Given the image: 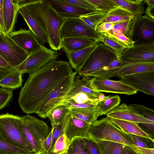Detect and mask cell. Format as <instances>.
Returning <instances> with one entry per match:
<instances>
[{
    "instance_id": "1",
    "label": "cell",
    "mask_w": 154,
    "mask_h": 154,
    "mask_svg": "<svg viewBox=\"0 0 154 154\" xmlns=\"http://www.w3.org/2000/svg\"><path fill=\"white\" fill-rule=\"evenodd\" d=\"M73 72L69 62L53 60L29 74L18 100L23 112L36 113L51 92Z\"/></svg>"
},
{
    "instance_id": "2",
    "label": "cell",
    "mask_w": 154,
    "mask_h": 154,
    "mask_svg": "<svg viewBox=\"0 0 154 154\" xmlns=\"http://www.w3.org/2000/svg\"><path fill=\"white\" fill-rule=\"evenodd\" d=\"M24 7L35 16L52 49L57 51L60 50L61 48L59 32L65 19L57 13L47 0H36Z\"/></svg>"
},
{
    "instance_id": "3",
    "label": "cell",
    "mask_w": 154,
    "mask_h": 154,
    "mask_svg": "<svg viewBox=\"0 0 154 154\" xmlns=\"http://www.w3.org/2000/svg\"><path fill=\"white\" fill-rule=\"evenodd\" d=\"M86 138L92 141L117 142L132 147L134 145L127 135L112 123L107 116L97 120L90 125Z\"/></svg>"
},
{
    "instance_id": "4",
    "label": "cell",
    "mask_w": 154,
    "mask_h": 154,
    "mask_svg": "<svg viewBox=\"0 0 154 154\" xmlns=\"http://www.w3.org/2000/svg\"><path fill=\"white\" fill-rule=\"evenodd\" d=\"M0 134L10 143L35 153L24 133L21 116L8 113L0 115Z\"/></svg>"
},
{
    "instance_id": "5",
    "label": "cell",
    "mask_w": 154,
    "mask_h": 154,
    "mask_svg": "<svg viewBox=\"0 0 154 154\" xmlns=\"http://www.w3.org/2000/svg\"><path fill=\"white\" fill-rule=\"evenodd\" d=\"M112 49L101 42L97 44L86 61L78 70L81 76H89L109 65L118 56Z\"/></svg>"
},
{
    "instance_id": "6",
    "label": "cell",
    "mask_w": 154,
    "mask_h": 154,
    "mask_svg": "<svg viewBox=\"0 0 154 154\" xmlns=\"http://www.w3.org/2000/svg\"><path fill=\"white\" fill-rule=\"evenodd\" d=\"M23 131L34 151H41L43 142L51 130L43 120L29 114L21 116Z\"/></svg>"
},
{
    "instance_id": "7",
    "label": "cell",
    "mask_w": 154,
    "mask_h": 154,
    "mask_svg": "<svg viewBox=\"0 0 154 154\" xmlns=\"http://www.w3.org/2000/svg\"><path fill=\"white\" fill-rule=\"evenodd\" d=\"M59 56L58 51L47 48L43 45L14 68L22 75L24 73L30 74L41 68L51 60H57Z\"/></svg>"
},
{
    "instance_id": "8",
    "label": "cell",
    "mask_w": 154,
    "mask_h": 154,
    "mask_svg": "<svg viewBox=\"0 0 154 154\" xmlns=\"http://www.w3.org/2000/svg\"><path fill=\"white\" fill-rule=\"evenodd\" d=\"M76 74V71L73 72L51 92L36 113L39 117L42 118H47L49 112L60 105L70 89Z\"/></svg>"
},
{
    "instance_id": "9",
    "label": "cell",
    "mask_w": 154,
    "mask_h": 154,
    "mask_svg": "<svg viewBox=\"0 0 154 154\" xmlns=\"http://www.w3.org/2000/svg\"><path fill=\"white\" fill-rule=\"evenodd\" d=\"M83 37L94 38L99 41L100 35L79 18L65 19L59 32V38Z\"/></svg>"
},
{
    "instance_id": "10",
    "label": "cell",
    "mask_w": 154,
    "mask_h": 154,
    "mask_svg": "<svg viewBox=\"0 0 154 154\" xmlns=\"http://www.w3.org/2000/svg\"><path fill=\"white\" fill-rule=\"evenodd\" d=\"M130 38L134 44L154 41V19L146 14L134 18Z\"/></svg>"
},
{
    "instance_id": "11",
    "label": "cell",
    "mask_w": 154,
    "mask_h": 154,
    "mask_svg": "<svg viewBox=\"0 0 154 154\" xmlns=\"http://www.w3.org/2000/svg\"><path fill=\"white\" fill-rule=\"evenodd\" d=\"M0 55L13 67L21 63L28 56L8 35L0 32Z\"/></svg>"
},
{
    "instance_id": "12",
    "label": "cell",
    "mask_w": 154,
    "mask_h": 154,
    "mask_svg": "<svg viewBox=\"0 0 154 154\" xmlns=\"http://www.w3.org/2000/svg\"><path fill=\"white\" fill-rule=\"evenodd\" d=\"M122 60L130 62L154 61V41L134 44L126 48L119 56Z\"/></svg>"
},
{
    "instance_id": "13",
    "label": "cell",
    "mask_w": 154,
    "mask_h": 154,
    "mask_svg": "<svg viewBox=\"0 0 154 154\" xmlns=\"http://www.w3.org/2000/svg\"><path fill=\"white\" fill-rule=\"evenodd\" d=\"M93 84L100 92L123 94L128 95L136 94L135 89L119 80L115 81L97 77L91 78Z\"/></svg>"
},
{
    "instance_id": "14",
    "label": "cell",
    "mask_w": 154,
    "mask_h": 154,
    "mask_svg": "<svg viewBox=\"0 0 154 154\" xmlns=\"http://www.w3.org/2000/svg\"><path fill=\"white\" fill-rule=\"evenodd\" d=\"M120 80L146 94L154 95V72H141L125 76Z\"/></svg>"
},
{
    "instance_id": "15",
    "label": "cell",
    "mask_w": 154,
    "mask_h": 154,
    "mask_svg": "<svg viewBox=\"0 0 154 154\" xmlns=\"http://www.w3.org/2000/svg\"><path fill=\"white\" fill-rule=\"evenodd\" d=\"M28 56L40 48L43 45L36 39L29 30L21 28L11 32L8 35Z\"/></svg>"
},
{
    "instance_id": "16",
    "label": "cell",
    "mask_w": 154,
    "mask_h": 154,
    "mask_svg": "<svg viewBox=\"0 0 154 154\" xmlns=\"http://www.w3.org/2000/svg\"><path fill=\"white\" fill-rule=\"evenodd\" d=\"M47 1L57 13L65 19L79 18L82 16L99 11L82 8L64 2L62 0Z\"/></svg>"
},
{
    "instance_id": "17",
    "label": "cell",
    "mask_w": 154,
    "mask_h": 154,
    "mask_svg": "<svg viewBox=\"0 0 154 154\" xmlns=\"http://www.w3.org/2000/svg\"><path fill=\"white\" fill-rule=\"evenodd\" d=\"M106 116L108 118L124 120L137 123L154 124V122L144 118L137 110L125 103L119 105L108 113Z\"/></svg>"
},
{
    "instance_id": "18",
    "label": "cell",
    "mask_w": 154,
    "mask_h": 154,
    "mask_svg": "<svg viewBox=\"0 0 154 154\" xmlns=\"http://www.w3.org/2000/svg\"><path fill=\"white\" fill-rule=\"evenodd\" d=\"M76 74L69 93H82L95 98H97L101 94L94 85L91 77L81 76Z\"/></svg>"
},
{
    "instance_id": "19",
    "label": "cell",
    "mask_w": 154,
    "mask_h": 154,
    "mask_svg": "<svg viewBox=\"0 0 154 154\" xmlns=\"http://www.w3.org/2000/svg\"><path fill=\"white\" fill-rule=\"evenodd\" d=\"M122 66L117 71L115 76L120 78L128 75L148 72H154V61L130 62Z\"/></svg>"
},
{
    "instance_id": "20",
    "label": "cell",
    "mask_w": 154,
    "mask_h": 154,
    "mask_svg": "<svg viewBox=\"0 0 154 154\" xmlns=\"http://www.w3.org/2000/svg\"><path fill=\"white\" fill-rule=\"evenodd\" d=\"M23 16L29 30L38 41L42 45L48 42V38L41 29L36 19L32 13L25 7L20 8L18 14Z\"/></svg>"
},
{
    "instance_id": "21",
    "label": "cell",
    "mask_w": 154,
    "mask_h": 154,
    "mask_svg": "<svg viewBox=\"0 0 154 154\" xmlns=\"http://www.w3.org/2000/svg\"><path fill=\"white\" fill-rule=\"evenodd\" d=\"M90 125V124L71 115L66 126L65 134L70 142L75 137L86 138V133Z\"/></svg>"
},
{
    "instance_id": "22",
    "label": "cell",
    "mask_w": 154,
    "mask_h": 154,
    "mask_svg": "<svg viewBox=\"0 0 154 154\" xmlns=\"http://www.w3.org/2000/svg\"><path fill=\"white\" fill-rule=\"evenodd\" d=\"M19 8L13 0H3V15L6 34L13 31L17 20Z\"/></svg>"
},
{
    "instance_id": "23",
    "label": "cell",
    "mask_w": 154,
    "mask_h": 154,
    "mask_svg": "<svg viewBox=\"0 0 154 154\" xmlns=\"http://www.w3.org/2000/svg\"><path fill=\"white\" fill-rule=\"evenodd\" d=\"M98 41L95 39L86 37L67 38L61 41V48L66 54L68 53L84 49Z\"/></svg>"
},
{
    "instance_id": "24",
    "label": "cell",
    "mask_w": 154,
    "mask_h": 154,
    "mask_svg": "<svg viewBox=\"0 0 154 154\" xmlns=\"http://www.w3.org/2000/svg\"><path fill=\"white\" fill-rule=\"evenodd\" d=\"M22 75L15 68L0 72V86L11 90L21 87L23 82Z\"/></svg>"
},
{
    "instance_id": "25",
    "label": "cell",
    "mask_w": 154,
    "mask_h": 154,
    "mask_svg": "<svg viewBox=\"0 0 154 154\" xmlns=\"http://www.w3.org/2000/svg\"><path fill=\"white\" fill-rule=\"evenodd\" d=\"M98 42L84 49L66 54L72 69L77 71L82 66L95 48Z\"/></svg>"
},
{
    "instance_id": "26",
    "label": "cell",
    "mask_w": 154,
    "mask_h": 154,
    "mask_svg": "<svg viewBox=\"0 0 154 154\" xmlns=\"http://www.w3.org/2000/svg\"><path fill=\"white\" fill-rule=\"evenodd\" d=\"M108 118L112 123L126 134H131L154 139L153 137L143 131L137 123L112 118Z\"/></svg>"
},
{
    "instance_id": "27",
    "label": "cell",
    "mask_w": 154,
    "mask_h": 154,
    "mask_svg": "<svg viewBox=\"0 0 154 154\" xmlns=\"http://www.w3.org/2000/svg\"><path fill=\"white\" fill-rule=\"evenodd\" d=\"M134 18L133 14L129 12L120 7H117L108 11L105 17L98 23L96 27L104 23L115 24L131 20Z\"/></svg>"
},
{
    "instance_id": "28",
    "label": "cell",
    "mask_w": 154,
    "mask_h": 154,
    "mask_svg": "<svg viewBox=\"0 0 154 154\" xmlns=\"http://www.w3.org/2000/svg\"><path fill=\"white\" fill-rule=\"evenodd\" d=\"M116 7H120L129 12L134 18L142 16L144 13L145 0H111Z\"/></svg>"
},
{
    "instance_id": "29",
    "label": "cell",
    "mask_w": 154,
    "mask_h": 154,
    "mask_svg": "<svg viewBox=\"0 0 154 154\" xmlns=\"http://www.w3.org/2000/svg\"><path fill=\"white\" fill-rule=\"evenodd\" d=\"M72 115L79 118L88 124H91L97 120L101 113L98 108L96 106L85 108H69Z\"/></svg>"
},
{
    "instance_id": "30",
    "label": "cell",
    "mask_w": 154,
    "mask_h": 154,
    "mask_svg": "<svg viewBox=\"0 0 154 154\" xmlns=\"http://www.w3.org/2000/svg\"><path fill=\"white\" fill-rule=\"evenodd\" d=\"M127 61L123 60L119 56L109 65L91 75L90 77H97L108 79L115 76L117 71Z\"/></svg>"
},
{
    "instance_id": "31",
    "label": "cell",
    "mask_w": 154,
    "mask_h": 154,
    "mask_svg": "<svg viewBox=\"0 0 154 154\" xmlns=\"http://www.w3.org/2000/svg\"><path fill=\"white\" fill-rule=\"evenodd\" d=\"M92 141L97 148L99 154H121L124 145L118 143L106 140Z\"/></svg>"
},
{
    "instance_id": "32",
    "label": "cell",
    "mask_w": 154,
    "mask_h": 154,
    "mask_svg": "<svg viewBox=\"0 0 154 154\" xmlns=\"http://www.w3.org/2000/svg\"><path fill=\"white\" fill-rule=\"evenodd\" d=\"M99 101L95 98L82 93H68L64 97L60 105L69 103L77 104H97Z\"/></svg>"
},
{
    "instance_id": "33",
    "label": "cell",
    "mask_w": 154,
    "mask_h": 154,
    "mask_svg": "<svg viewBox=\"0 0 154 154\" xmlns=\"http://www.w3.org/2000/svg\"><path fill=\"white\" fill-rule=\"evenodd\" d=\"M121 98L118 95L105 96L103 100L98 101L97 105L101 113V116L107 115L120 104Z\"/></svg>"
},
{
    "instance_id": "34",
    "label": "cell",
    "mask_w": 154,
    "mask_h": 154,
    "mask_svg": "<svg viewBox=\"0 0 154 154\" xmlns=\"http://www.w3.org/2000/svg\"><path fill=\"white\" fill-rule=\"evenodd\" d=\"M69 111V108L65 105H59L51 110L47 115L52 126L61 122Z\"/></svg>"
},
{
    "instance_id": "35",
    "label": "cell",
    "mask_w": 154,
    "mask_h": 154,
    "mask_svg": "<svg viewBox=\"0 0 154 154\" xmlns=\"http://www.w3.org/2000/svg\"><path fill=\"white\" fill-rule=\"evenodd\" d=\"M8 141L0 134V154H34Z\"/></svg>"
},
{
    "instance_id": "36",
    "label": "cell",
    "mask_w": 154,
    "mask_h": 154,
    "mask_svg": "<svg viewBox=\"0 0 154 154\" xmlns=\"http://www.w3.org/2000/svg\"><path fill=\"white\" fill-rule=\"evenodd\" d=\"M100 35L106 36L113 39L127 48L133 47L135 43L131 39L125 36L120 30L109 31Z\"/></svg>"
},
{
    "instance_id": "37",
    "label": "cell",
    "mask_w": 154,
    "mask_h": 154,
    "mask_svg": "<svg viewBox=\"0 0 154 154\" xmlns=\"http://www.w3.org/2000/svg\"><path fill=\"white\" fill-rule=\"evenodd\" d=\"M126 135L134 145L141 147L154 149V139L131 134Z\"/></svg>"
},
{
    "instance_id": "38",
    "label": "cell",
    "mask_w": 154,
    "mask_h": 154,
    "mask_svg": "<svg viewBox=\"0 0 154 154\" xmlns=\"http://www.w3.org/2000/svg\"><path fill=\"white\" fill-rule=\"evenodd\" d=\"M108 12L99 11L92 14L82 16L80 18L95 30L98 23L105 17Z\"/></svg>"
},
{
    "instance_id": "39",
    "label": "cell",
    "mask_w": 154,
    "mask_h": 154,
    "mask_svg": "<svg viewBox=\"0 0 154 154\" xmlns=\"http://www.w3.org/2000/svg\"><path fill=\"white\" fill-rule=\"evenodd\" d=\"M70 142L65 134L60 135L55 142L52 152L55 154H63L67 151Z\"/></svg>"
},
{
    "instance_id": "40",
    "label": "cell",
    "mask_w": 154,
    "mask_h": 154,
    "mask_svg": "<svg viewBox=\"0 0 154 154\" xmlns=\"http://www.w3.org/2000/svg\"><path fill=\"white\" fill-rule=\"evenodd\" d=\"M100 35V37L98 41L102 42L111 48L117 53L119 56L127 48L113 39L106 36L102 35Z\"/></svg>"
},
{
    "instance_id": "41",
    "label": "cell",
    "mask_w": 154,
    "mask_h": 154,
    "mask_svg": "<svg viewBox=\"0 0 154 154\" xmlns=\"http://www.w3.org/2000/svg\"><path fill=\"white\" fill-rule=\"evenodd\" d=\"M68 154H87L84 147L82 138L75 137L71 141L67 151Z\"/></svg>"
},
{
    "instance_id": "42",
    "label": "cell",
    "mask_w": 154,
    "mask_h": 154,
    "mask_svg": "<svg viewBox=\"0 0 154 154\" xmlns=\"http://www.w3.org/2000/svg\"><path fill=\"white\" fill-rule=\"evenodd\" d=\"M128 105L137 110L144 118L154 122V111L152 108L137 104L131 103Z\"/></svg>"
},
{
    "instance_id": "43",
    "label": "cell",
    "mask_w": 154,
    "mask_h": 154,
    "mask_svg": "<svg viewBox=\"0 0 154 154\" xmlns=\"http://www.w3.org/2000/svg\"><path fill=\"white\" fill-rule=\"evenodd\" d=\"M94 5L99 11H109L117 7L111 0H86Z\"/></svg>"
},
{
    "instance_id": "44",
    "label": "cell",
    "mask_w": 154,
    "mask_h": 154,
    "mask_svg": "<svg viewBox=\"0 0 154 154\" xmlns=\"http://www.w3.org/2000/svg\"><path fill=\"white\" fill-rule=\"evenodd\" d=\"M133 19L115 23L112 29L110 31H115L120 30L125 36L130 38V32Z\"/></svg>"
},
{
    "instance_id": "45",
    "label": "cell",
    "mask_w": 154,
    "mask_h": 154,
    "mask_svg": "<svg viewBox=\"0 0 154 154\" xmlns=\"http://www.w3.org/2000/svg\"><path fill=\"white\" fill-rule=\"evenodd\" d=\"M13 96L12 90L0 88V110L7 106Z\"/></svg>"
},
{
    "instance_id": "46",
    "label": "cell",
    "mask_w": 154,
    "mask_h": 154,
    "mask_svg": "<svg viewBox=\"0 0 154 154\" xmlns=\"http://www.w3.org/2000/svg\"><path fill=\"white\" fill-rule=\"evenodd\" d=\"M63 1L79 7L96 11H99L94 5L86 0H62Z\"/></svg>"
},
{
    "instance_id": "47",
    "label": "cell",
    "mask_w": 154,
    "mask_h": 154,
    "mask_svg": "<svg viewBox=\"0 0 154 154\" xmlns=\"http://www.w3.org/2000/svg\"><path fill=\"white\" fill-rule=\"evenodd\" d=\"M82 139L84 149L87 154H99L93 142L86 138H82Z\"/></svg>"
},
{
    "instance_id": "48",
    "label": "cell",
    "mask_w": 154,
    "mask_h": 154,
    "mask_svg": "<svg viewBox=\"0 0 154 154\" xmlns=\"http://www.w3.org/2000/svg\"><path fill=\"white\" fill-rule=\"evenodd\" d=\"M53 130L54 127H52L49 135L45 139L42 143L41 151H42L46 154H50L52 152V136Z\"/></svg>"
},
{
    "instance_id": "49",
    "label": "cell",
    "mask_w": 154,
    "mask_h": 154,
    "mask_svg": "<svg viewBox=\"0 0 154 154\" xmlns=\"http://www.w3.org/2000/svg\"><path fill=\"white\" fill-rule=\"evenodd\" d=\"M115 24L106 23L101 24L97 26L95 30L99 34L108 32L111 30Z\"/></svg>"
},
{
    "instance_id": "50",
    "label": "cell",
    "mask_w": 154,
    "mask_h": 154,
    "mask_svg": "<svg viewBox=\"0 0 154 154\" xmlns=\"http://www.w3.org/2000/svg\"><path fill=\"white\" fill-rule=\"evenodd\" d=\"M147 5V7L145 10V14L154 19V0H145Z\"/></svg>"
},
{
    "instance_id": "51",
    "label": "cell",
    "mask_w": 154,
    "mask_h": 154,
    "mask_svg": "<svg viewBox=\"0 0 154 154\" xmlns=\"http://www.w3.org/2000/svg\"><path fill=\"white\" fill-rule=\"evenodd\" d=\"M138 126L144 131L154 137V124L146 123H137Z\"/></svg>"
},
{
    "instance_id": "52",
    "label": "cell",
    "mask_w": 154,
    "mask_h": 154,
    "mask_svg": "<svg viewBox=\"0 0 154 154\" xmlns=\"http://www.w3.org/2000/svg\"><path fill=\"white\" fill-rule=\"evenodd\" d=\"M3 0H0V32L4 35L6 34L3 15Z\"/></svg>"
},
{
    "instance_id": "53",
    "label": "cell",
    "mask_w": 154,
    "mask_h": 154,
    "mask_svg": "<svg viewBox=\"0 0 154 154\" xmlns=\"http://www.w3.org/2000/svg\"><path fill=\"white\" fill-rule=\"evenodd\" d=\"M133 147L140 154H154V149L141 147L134 145H133Z\"/></svg>"
},
{
    "instance_id": "54",
    "label": "cell",
    "mask_w": 154,
    "mask_h": 154,
    "mask_svg": "<svg viewBox=\"0 0 154 154\" xmlns=\"http://www.w3.org/2000/svg\"><path fill=\"white\" fill-rule=\"evenodd\" d=\"M15 68L11 66L8 62L0 55V72L6 70L13 69Z\"/></svg>"
},
{
    "instance_id": "55",
    "label": "cell",
    "mask_w": 154,
    "mask_h": 154,
    "mask_svg": "<svg viewBox=\"0 0 154 154\" xmlns=\"http://www.w3.org/2000/svg\"><path fill=\"white\" fill-rule=\"evenodd\" d=\"M121 154H140L132 147L124 145L122 150Z\"/></svg>"
},
{
    "instance_id": "56",
    "label": "cell",
    "mask_w": 154,
    "mask_h": 154,
    "mask_svg": "<svg viewBox=\"0 0 154 154\" xmlns=\"http://www.w3.org/2000/svg\"><path fill=\"white\" fill-rule=\"evenodd\" d=\"M105 96L104 94L101 93V94H100L99 97H98V100L99 101H103L104 97H105Z\"/></svg>"
},
{
    "instance_id": "57",
    "label": "cell",
    "mask_w": 154,
    "mask_h": 154,
    "mask_svg": "<svg viewBox=\"0 0 154 154\" xmlns=\"http://www.w3.org/2000/svg\"><path fill=\"white\" fill-rule=\"evenodd\" d=\"M34 154H45L43 152H42V151H40L38 152L35 153ZM50 154H55L54 153H53L52 152H51V153H50Z\"/></svg>"
},
{
    "instance_id": "58",
    "label": "cell",
    "mask_w": 154,
    "mask_h": 154,
    "mask_svg": "<svg viewBox=\"0 0 154 154\" xmlns=\"http://www.w3.org/2000/svg\"><path fill=\"white\" fill-rule=\"evenodd\" d=\"M63 154H67V151H66V152H65V153H64Z\"/></svg>"
}]
</instances>
